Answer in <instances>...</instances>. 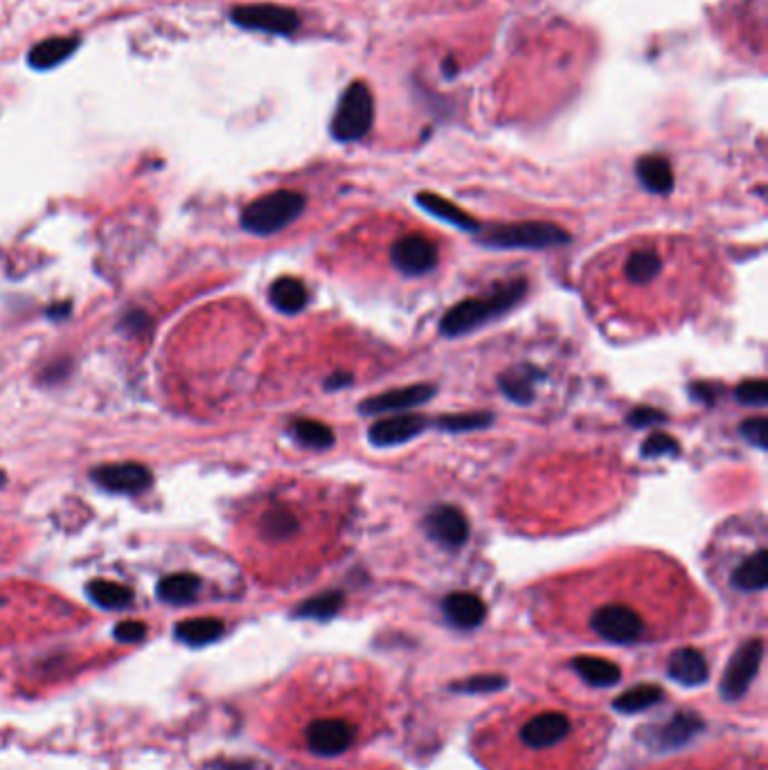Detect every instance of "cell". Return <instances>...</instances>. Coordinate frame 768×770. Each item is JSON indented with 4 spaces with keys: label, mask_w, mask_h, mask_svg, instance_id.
<instances>
[{
    "label": "cell",
    "mask_w": 768,
    "mask_h": 770,
    "mask_svg": "<svg viewBox=\"0 0 768 770\" xmlns=\"http://www.w3.org/2000/svg\"><path fill=\"white\" fill-rule=\"evenodd\" d=\"M528 293V282L525 280H509L491 289L482 298L462 300L453 309L446 311V316L440 322V331L444 336L455 338L469 334L476 327L487 325L489 320L503 316Z\"/></svg>",
    "instance_id": "1"
},
{
    "label": "cell",
    "mask_w": 768,
    "mask_h": 770,
    "mask_svg": "<svg viewBox=\"0 0 768 770\" xmlns=\"http://www.w3.org/2000/svg\"><path fill=\"white\" fill-rule=\"evenodd\" d=\"M305 205L307 199L300 192H271L246 205V210L241 212V228L257 237L273 235V232H280L282 228H287L289 223L296 221L302 210H305Z\"/></svg>",
    "instance_id": "2"
},
{
    "label": "cell",
    "mask_w": 768,
    "mask_h": 770,
    "mask_svg": "<svg viewBox=\"0 0 768 770\" xmlns=\"http://www.w3.org/2000/svg\"><path fill=\"white\" fill-rule=\"evenodd\" d=\"M480 241L491 248H552L566 246L570 235L546 221H521V223H505V226H489L480 232Z\"/></svg>",
    "instance_id": "3"
},
{
    "label": "cell",
    "mask_w": 768,
    "mask_h": 770,
    "mask_svg": "<svg viewBox=\"0 0 768 770\" xmlns=\"http://www.w3.org/2000/svg\"><path fill=\"white\" fill-rule=\"evenodd\" d=\"M374 122V97L365 82H352L345 88L332 118V136L338 142L365 138Z\"/></svg>",
    "instance_id": "4"
},
{
    "label": "cell",
    "mask_w": 768,
    "mask_h": 770,
    "mask_svg": "<svg viewBox=\"0 0 768 770\" xmlns=\"http://www.w3.org/2000/svg\"><path fill=\"white\" fill-rule=\"evenodd\" d=\"M230 21L244 30L278 34V37H291L300 28V14L291 7L273 5V3H255V5H237L230 10Z\"/></svg>",
    "instance_id": "5"
},
{
    "label": "cell",
    "mask_w": 768,
    "mask_h": 770,
    "mask_svg": "<svg viewBox=\"0 0 768 770\" xmlns=\"http://www.w3.org/2000/svg\"><path fill=\"white\" fill-rule=\"evenodd\" d=\"M591 631L613 644H633L645 633L642 617L624 604H606L591 615Z\"/></svg>",
    "instance_id": "6"
},
{
    "label": "cell",
    "mask_w": 768,
    "mask_h": 770,
    "mask_svg": "<svg viewBox=\"0 0 768 770\" xmlns=\"http://www.w3.org/2000/svg\"><path fill=\"white\" fill-rule=\"evenodd\" d=\"M390 262L399 273L408 277L426 275L440 264V248L424 235H408L392 244Z\"/></svg>",
    "instance_id": "7"
},
{
    "label": "cell",
    "mask_w": 768,
    "mask_h": 770,
    "mask_svg": "<svg viewBox=\"0 0 768 770\" xmlns=\"http://www.w3.org/2000/svg\"><path fill=\"white\" fill-rule=\"evenodd\" d=\"M764 656V642L750 640L741 644L739 651L732 656L730 665L721 680V694L726 701H739L746 694L748 685L753 683L755 674L759 671V662Z\"/></svg>",
    "instance_id": "8"
},
{
    "label": "cell",
    "mask_w": 768,
    "mask_h": 770,
    "mask_svg": "<svg viewBox=\"0 0 768 770\" xmlns=\"http://www.w3.org/2000/svg\"><path fill=\"white\" fill-rule=\"evenodd\" d=\"M91 478L111 494H140L151 485V471L138 462L102 464L91 471Z\"/></svg>",
    "instance_id": "9"
},
{
    "label": "cell",
    "mask_w": 768,
    "mask_h": 770,
    "mask_svg": "<svg viewBox=\"0 0 768 770\" xmlns=\"http://www.w3.org/2000/svg\"><path fill=\"white\" fill-rule=\"evenodd\" d=\"M307 748L320 757L341 755L354 743L352 723L343 719H318L305 732Z\"/></svg>",
    "instance_id": "10"
},
{
    "label": "cell",
    "mask_w": 768,
    "mask_h": 770,
    "mask_svg": "<svg viewBox=\"0 0 768 770\" xmlns=\"http://www.w3.org/2000/svg\"><path fill=\"white\" fill-rule=\"evenodd\" d=\"M426 532L446 548H462L469 539V521L458 507L440 505L426 516Z\"/></svg>",
    "instance_id": "11"
},
{
    "label": "cell",
    "mask_w": 768,
    "mask_h": 770,
    "mask_svg": "<svg viewBox=\"0 0 768 770\" xmlns=\"http://www.w3.org/2000/svg\"><path fill=\"white\" fill-rule=\"evenodd\" d=\"M435 392H437L435 385L431 383H417V385H408V388L390 390V392H383V395L365 399L361 404V413L379 415V413H395V410L415 408L426 404V401H431L435 397Z\"/></svg>",
    "instance_id": "12"
},
{
    "label": "cell",
    "mask_w": 768,
    "mask_h": 770,
    "mask_svg": "<svg viewBox=\"0 0 768 770\" xmlns=\"http://www.w3.org/2000/svg\"><path fill=\"white\" fill-rule=\"evenodd\" d=\"M570 732V719L561 712H541L521 728V741L532 750L552 748Z\"/></svg>",
    "instance_id": "13"
},
{
    "label": "cell",
    "mask_w": 768,
    "mask_h": 770,
    "mask_svg": "<svg viewBox=\"0 0 768 770\" xmlns=\"http://www.w3.org/2000/svg\"><path fill=\"white\" fill-rule=\"evenodd\" d=\"M426 426L428 422L422 415H399V417H390L374 424L370 428L368 437L374 446L386 449V446H397L413 440V437L422 433Z\"/></svg>",
    "instance_id": "14"
},
{
    "label": "cell",
    "mask_w": 768,
    "mask_h": 770,
    "mask_svg": "<svg viewBox=\"0 0 768 770\" xmlns=\"http://www.w3.org/2000/svg\"><path fill=\"white\" fill-rule=\"evenodd\" d=\"M442 611L446 620H449L453 626L469 631V629H476V626H480L482 620H485L487 606L478 595L473 593H451L444 597Z\"/></svg>",
    "instance_id": "15"
},
{
    "label": "cell",
    "mask_w": 768,
    "mask_h": 770,
    "mask_svg": "<svg viewBox=\"0 0 768 770\" xmlns=\"http://www.w3.org/2000/svg\"><path fill=\"white\" fill-rule=\"evenodd\" d=\"M696 730H701V719L690 712L676 714L672 721L665 725H654L645 734V741L651 748H676L692 737Z\"/></svg>",
    "instance_id": "16"
},
{
    "label": "cell",
    "mask_w": 768,
    "mask_h": 770,
    "mask_svg": "<svg viewBox=\"0 0 768 770\" xmlns=\"http://www.w3.org/2000/svg\"><path fill=\"white\" fill-rule=\"evenodd\" d=\"M79 46H82L79 37H50L32 46L28 52V64L39 73H46V70L57 68L73 57Z\"/></svg>",
    "instance_id": "17"
},
{
    "label": "cell",
    "mask_w": 768,
    "mask_h": 770,
    "mask_svg": "<svg viewBox=\"0 0 768 770\" xmlns=\"http://www.w3.org/2000/svg\"><path fill=\"white\" fill-rule=\"evenodd\" d=\"M667 671H669V676L678 680L681 685H687V687L703 685L710 676L708 660H705V656L699 649H692V647L674 651L672 658H669Z\"/></svg>",
    "instance_id": "18"
},
{
    "label": "cell",
    "mask_w": 768,
    "mask_h": 770,
    "mask_svg": "<svg viewBox=\"0 0 768 770\" xmlns=\"http://www.w3.org/2000/svg\"><path fill=\"white\" fill-rule=\"evenodd\" d=\"M636 176L640 185L651 194H669L674 190L672 163L660 154L642 156L636 163Z\"/></svg>",
    "instance_id": "19"
},
{
    "label": "cell",
    "mask_w": 768,
    "mask_h": 770,
    "mask_svg": "<svg viewBox=\"0 0 768 770\" xmlns=\"http://www.w3.org/2000/svg\"><path fill=\"white\" fill-rule=\"evenodd\" d=\"M766 548H759L739 563L732 572V586L741 593H762L766 588V566H768Z\"/></svg>",
    "instance_id": "20"
},
{
    "label": "cell",
    "mask_w": 768,
    "mask_h": 770,
    "mask_svg": "<svg viewBox=\"0 0 768 770\" xmlns=\"http://www.w3.org/2000/svg\"><path fill=\"white\" fill-rule=\"evenodd\" d=\"M271 304L282 313H300L307 307L309 291L298 277H278L271 284Z\"/></svg>",
    "instance_id": "21"
},
{
    "label": "cell",
    "mask_w": 768,
    "mask_h": 770,
    "mask_svg": "<svg viewBox=\"0 0 768 770\" xmlns=\"http://www.w3.org/2000/svg\"><path fill=\"white\" fill-rule=\"evenodd\" d=\"M417 203L422 205L426 212H431L433 217L442 219L444 223H451V226L469 230V232H480V223L476 219L469 217V214L460 210L458 205H453L451 201L442 199V196L431 194V192H422V194H417Z\"/></svg>",
    "instance_id": "22"
},
{
    "label": "cell",
    "mask_w": 768,
    "mask_h": 770,
    "mask_svg": "<svg viewBox=\"0 0 768 770\" xmlns=\"http://www.w3.org/2000/svg\"><path fill=\"white\" fill-rule=\"evenodd\" d=\"M176 638L187 647H205L223 635V622L217 617H192L176 624Z\"/></svg>",
    "instance_id": "23"
},
{
    "label": "cell",
    "mask_w": 768,
    "mask_h": 770,
    "mask_svg": "<svg viewBox=\"0 0 768 770\" xmlns=\"http://www.w3.org/2000/svg\"><path fill=\"white\" fill-rule=\"evenodd\" d=\"M660 268H663V259L651 248H638L633 253L627 255V262H624V277L631 284H649L654 282Z\"/></svg>",
    "instance_id": "24"
},
{
    "label": "cell",
    "mask_w": 768,
    "mask_h": 770,
    "mask_svg": "<svg viewBox=\"0 0 768 770\" xmlns=\"http://www.w3.org/2000/svg\"><path fill=\"white\" fill-rule=\"evenodd\" d=\"M570 665H573V669L586 680V683H591L595 687H611L622 678L620 667L604 658L579 656L570 662Z\"/></svg>",
    "instance_id": "25"
},
{
    "label": "cell",
    "mask_w": 768,
    "mask_h": 770,
    "mask_svg": "<svg viewBox=\"0 0 768 770\" xmlns=\"http://www.w3.org/2000/svg\"><path fill=\"white\" fill-rule=\"evenodd\" d=\"M199 588H201L199 577L190 575V572H176V575L160 579L156 593L167 604H190L194 602Z\"/></svg>",
    "instance_id": "26"
},
{
    "label": "cell",
    "mask_w": 768,
    "mask_h": 770,
    "mask_svg": "<svg viewBox=\"0 0 768 770\" xmlns=\"http://www.w3.org/2000/svg\"><path fill=\"white\" fill-rule=\"evenodd\" d=\"M539 372L530 365H521L512 372H505L500 376V390L507 399L516 401V404H530L534 397V379Z\"/></svg>",
    "instance_id": "27"
},
{
    "label": "cell",
    "mask_w": 768,
    "mask_h": 770,
    "mask_svg": "<svg viewBox=\"0 0 768 770\" xmlns=\"http://www.w3.org/2000/svg\"><path fill=\"white\" fill-rule=\"evenodd\" d=\"M291 435L300 446L314 451H325L334 444V431L316 419H296L291 424Z\"/></svg>",
    "instance_id": "28"
},
{
    "label": "cell",
    "mask_w": 768,
    "mask_h": 770,
    "mask_svg": "<svg viewBox=\"0 0 768 770\" xmlns=\"http://www.w3.org/2000/svg\"><path fill=\"white\" fill-rule=\"evenodd\" d=\"M86 590H88V597H91L97 606L109 608V611L127 608L133 602V590L122 584H115V581L95 579L88 584Z\"/></svg>",
    "instance_id": "29"
},
{
    "label": "cell",
    "mask_w": 768,
    "mask_h": 770,
    "mask_svg": "<svg viewBox=\"0 0 768 770\" xmlns=\"http://www.w3.org/2000/svg\"><path fill=\"white\" fill-rule=\"evenodd\" d=\"M298 530H300V521L291 509L275 507L271 512H266L262 518V534L266 541H275V543L287 541L293 534H298Z\"/></svg>",
    "instance_id": "30"
},
{
    "label": "cell",
    "mask_w": 768,
    "mask_h": 770,
    "mask_svg": "<svg viewBox=\"0 0 768 770\" xmlns=\"http://www.w3.org/2000/svg\"><path fill=\"white\" fill-rule=\"evenodd\" d=\"M345 602L343 593L338 590H329V593H323L318 597L307 599L305 604L296 608V617H309V620H329L334 617Z\"/></svg>",
    "instance_id": "31"
},
{
    "label": "cell",
    "mask_w": 768,
    "mask_h": 770,
    "mask_svg": "<svg viewBox=\"0 0 768 770\" xmlns=\"http://www.w3.org/2000/svg\"><path fill=\"white\" fill-rule=\"evenodd\" d=\"M660 698H663V689H660L658 685H638L629 689L627 694H622L615 698V710L618 712H642L647 710V707L656 705Z\"/></svg>",
    "instance_id": "32"
},
{
    "label": "cell",
    "mask_w": 768,
    "mask_h": 770,
    "mask_svg": "<svg viewBox=\"0 0 768 770\" xmlns=\"http://www.w3.org/2000/svg\"><path fill=\"white\" fill-rule=\"evenodd\" d=\"M489 413H464V415H446L442 417L437 426L444 428V431L451 433H462V431H478V428H485L491 424Z\"/></svg>",
    "instance_id": "33"
},
{
    "label": "cell",
    "mask_w": 768,
    "mask_h": 770,
    "mask_svg": "<svg viewBox=\"0 0 768 770\" xmlns=\"http://www.w3.org/2000/svg\"><path fill=\"white\" fill-rule=\"evenodd\" d=\"M735 397L744 406H766L768 404V385L764 379L744 381L735 390Z\"/></svg>",
    "instance_id": "34"
},
{
    "label": "cell",
    "mask_w": 768,
    "mask_h": 770,
    "mask_svg": "<svg viewBox=\"0 0 768 770\" xmlns=\"http://www.w3.org/2000/svg\"><path fill=\"white\" fill-rule=\"evenodd\" d=\"M681 453V446L665 433H654L642 446V455L645 458H663V455H678Z\"/></svg>",
    "instance_id": "35"
},
{
    "label": "cell",
    "mask_w": 768,
    "mask_h": 770,
    "mask_svg": "<svg viewBox=\"0 0 768 770\" xmlns=\"http://www.w3.org/2000/svg\"><path fill=\"white\" fill-rule=\"evenodd\" d=\"M503 685H505L503 676H476V678L464 680L462 685H455L453 689H458V692L478 694V692H496V689H500Z\"/></svg>",
    "instance_id": "36"
},
{
    "label": "cell",
    "mask_w": 768,
    "mask_h": 770,
    "mask_svg": "<svg viewBox=\"0 0 768 770\" xmlns=\"http://www.w3.org/2000/svg\"><path fill=\"white\" fill-rule=\"evenodd\" d=\"M739 431H741V435H744L746 442L757 446V449H766V419L764 417L746 419V422L741 424Z\"/></svg>",
    "instance_id": "37"
},
{
    "label": "cell",
    "mask_w": 768,
    "mask_h": 770,
    "mask_svg": "<svg viewBox=\"0 0 768 770\" xmlns=\"http://www.w3.org/2000/svg\"><path fill=\"white\" fill-rule=\"evenodd\" d=\"M113 635H115V640H118V642L136 644V642H140V640H145L147 626L142 624V622H138V620H127V622L115 624Z\"/></svg>",
    "instance_id": "38"
},
{
    "label": "cell",
    "mask_w": 768,
    "mask_h": 770,
    "mask_svg": "<svg viewBox=\"0 0 768 770\" xmlns=\"http://www.w3.org/2000/svg\"><path fill=\"white\" fill-rule=\"evenodd\" d=\"M149 325H151L149 313L142 311V309H133V311L124 313V318L120 322V329L127 331V334H142V331L149 329Z\"/></svg>",
    "instance_id": "39"
},
{
    "label": "cell",
    "mask_w": 768,
    "mask_h": 770,
    "mask_svg": "<svg viewBox=\"0 0 768 770\" xmlns=\"http://www.w3.org/2000/svg\"><path fill=\"white\" fill-rule=\"evenodd\" d=\"M665 419V415L660 413V410L656 408H649V406H642V408H636L633 413L629 415V422L631 426L636 428H642V426H651V424H660Z\"/></svg>",
    "instance_id": "40"
},
{
    "label": "cell",
    "mask_w": 768,
    "mask_h": 770,
    "mask_svg": "<svg viewBox=\"0 0 768 770\" xmlns=\"http://www.w3.org/2000/svg\"><path fill=\"white\" fill-rule=\"evenodd\" d=\"M692 397L705 401V404H714V399H717V395H714V388L708 383H694L692 385Z\"/></svg>",
    "instance_id": "41"
},
{
    "label": "cell",
    "mask_w": 768,
    "mask_h": 770,
    "mask_svg": "<svg viewBox=\"0 0 768 770\" xmlns=\"http://www.w3.org/2000/svg\"><path fill=\"white\" fill-rule=\"evenodd\" d=\"M352 383V376L350 374H334L329 376V379L325 381V388L327 390H341V388H347V385Z\"/></svg>",
    "instance_id": "42"
},
{
    "label": "cell",
    "mask_w": 768,
    "mask_h": 770,
    "mask_svg": "<svg viewBox=\"0 0 768 770\" xmlns=\"http://www.w3.org/2000/svg\"><path fill=\"white\" fill-rule=\"evenodd\" d=\"M217 770H253V766L246 761H221L217 764Z\"/></svg>",
    "instance_id": "43"
},
{
    "label": "cell",
    "mask_w": 768,
    "mask_h": 770,
    "mask_svg": "<svg viewBox=\"0 0 768 770\" xmlns=\"http://www.w3.org/2000/svg\"><path fill=\"white\" fill-rule=\"evenodd\" d=\"M3 485H5V473L0 471V487H3Z\"/></svg>",
    "instance_id": "44"
}]
</instances>
